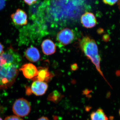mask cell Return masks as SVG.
I'll return each mask as SVG.
<instances>
[{"label":"cell","instance_id":"cell-14","mask_svg":"<svg viewBox=\"0 0 120 120\" xmlns=\"http://www.w3.org/2000/svg\"><path fill=\"white\" fill-rule=\"evenodd\" d=\"M105 4L110 5H113L118 2V0H103Z\"/></svg>","mask_w":120,"mask_h":120},{"label":"cell","instance_id":"cell-5","mask_svg":"<svg viewBox=\"0 0 120 120\" xmlns=\"http://www.w3.org/2000/svg\"><path fill=\"white\" fill-rule=\"evenodd\" d=\"M11 18L13 23L17 26H25L28 22L26 13L25 11L20 9H18L12 13Z\"/></svg>","mask_w":120,"mask_h":120},{"label":"cell","instance_id":"cell-10","mask_svg":"<svg viewBox=\"0 0 120 120\" xmlns=\"http://www.w3.org/2000/svg\"><path fill=\"white\" fill-rule=\"evenodd\" d=\"M41 48L42 52L45 55H52L56 52V45L50 39L44 40L42 43Z\"/></svg>","mask_w":120,"mask_h":120},{"label":"cell","instance_id":"cell-13","mask_svg":"<svg viewBox=\"0 0 120 120\" xmlns=\"http://www.w3.org/2000/svg\"><path fill=\"white\" fill-rule=\"evenodd\" d=\"M63 96L57 91H54L50 93L48 97V100L55 103H57L62 99Z\"/></svg>","mask_w":120,"mask_h":120},{"label":"cell","instance_id":"cell-7","mask_svg":"<svg viewBox=\"0 0 120 120\" xmlns=\"http://www.w3.org/2000/svg\"><path fill=\"white\" fill-rule=\"evenodd\" d=\"M22 72L24 77L27 79H32L38 75V69L36 67L31 63H27L22 65L19 69Z\"/></svg>","mask_w":120,"mask_h":120},{"label":"cell","instance_id":"cell-17","mask_svg":"<svg viewBox=\"0 0 120 120\" xmlns=\"http://www.w3.org/2000/svg\"><path fill=\"white\" fill-rule=\"evenodd\" d=\"M102 38L103 41L106 42L109 41L110 39V38L109 35L106 34L104 35L102 37Z\"/></svg>","mask_w":120,"mask_h":120},{"label":"cell","instance_id":"cell-21","mask_svg":"<svg viewBox=\"0 0 120 120\" xmlns=\"http://www.w3.org/2000/svg\"><path fill=\"white\" fill-rule=\"evenodd\" d=\"M38 120H49V118H47V117H42L39 118Z\"/></svg>","mask_w":120,"mask_h":120},{"label":"cell","instance_id":"cell-1","mask_svg":"<svg viewBox=\"0 0 120 120\" xmlns=\"http://www.w3.org/2000/svg\"><path fill=\"white\" fill-rule=\"evenodd\" d=\"M22 57L11 46L0 55V90L10 87L19 75Z\"/></svg>","mask_w":120,"mask_h":120},{"label":"cell","instance_id":"cell-19","mask_svg":"<svg viewBox=\"0 0 120 120\" xmlns=\"http://www.w3.org/2000/svg\"><path fill=\"white\" fill-rule=\"evenodd\" d=\"M4 52V46L0 43V55Z\"/></svg>","mask_w":120,"mask_h":120},{"label":"cell","instance_id":"cell-15","mask_svg":"<svg viewBox=\"0 0 120 120\" xmlns=\"http://www.w3.org/2000/svg\"><path fill=\"white\" fill-rule=\"evenodd\" d=\"M4 120H23L18 116H11L7 117Z\"/></svg>","mask_w":120,"mask_h":120},{"label":"cell","instance_id":"cell-3","mask_svg":"<svg viewBox=\"0 0 120 120\" xmlns=\"http://www.w3.org/2000/svg\"><path fill=\"white\" fill-rule=\"evenodd\" d=\"M12 110L15 116L23 117L30 113L31 110L30 105L29 102L25 99H18L13 104Z\"/></svg>","mask_w":120,"mask_h":120},{"label":"cell","instance_id":"cell-2","mask_svg":"<svg viewBox=\"0 0 120 120\" xmlns=\"http://www.w3.org/2000/svg\"><path fill=\"white\" fill-rule=\"evenodd\" d=\"M79 45L82 52L91 61L100 75L107 82L101 71V58L99 54L98 45L94 39L88 36L84 37L80 41Z\"/></svg>","mask_w":120,"mask_h":120},{"label":"cell","instance_id":"cell-4","mask_svg":"<svg viewBox=\"0 0 120 120\" xmlns=\"http://www.w3.org/2000/svg\"><path fill=\"white\" fill-rule=\"evenodd\" d=\"M74 33L71 29L65 28L60 31L57 35L58 41L64 45L70 44L74 39Z\"/></svg>","mask_w":120,"mask_h":120},{"label":"cell","instance_id":"cell-16","mask_svg":"<svg viewBox=\"0 0 120 120\" xmlns=\"http://www.w3.org/2000/svg\"><path fill=\"white\" fill-rule=\"evenodd\" d=\"M23 1L27 4L31 5L35 4L37 2V0H23Z\"/></svg>","mask_w":120,"mask_h":120},{"label":"cell","instance_id":"cell-12","mask_svg":"<svg viewBox=\"0 0 120 120\" xmlns=\"http://www.w3.org/2000/svg\"><path fill=\"white\" fill-rule=\"evenodd\" d=\"M91 120H108L107 117L103 110L98 109L95 112H92L90 115Z\"/></svg>","mask_w":120,"mask_h":120},{"label":"cell","instance_id":"cell-24","mask_svg":"<svg viewBox=\"0 0 120 120\" xmlns=\"http://www.w3.org/2000/svg\"></svg>","mask_w":120,"mask_h":120},{"label":"cell","instance_id":"cell-6","mask_svg":"<svg viewBox=\"0 0 120 120\" xmlns=\"http://www.w3.org/2000/svg\"><path fill=\"white\" fill-rule=\"evenodd\" d=\"M48 85L46 82L35 80L32 83L31 86L28 88L29 94L33 93L36 96H41L45 94L48 89Z\"/></svg>","mask_w":120,"mask_h":120},{"label":"cell","instance_id":"cell-8","mask_svg":"<svg viewBox=\"0 0 120 120\" xmlns=\"http://www.w3.org/2000/svg\"><path fill=\"white\" fill-rule=\"evenodd\" d=\"M81 23L84 27L89 28L94 27L97 24V20L94 15L91 12H87L82 15Z\"/></svg>","mask_w":120,"mask_h":120},{"label":"cell","instance_id":"cell-11","mask_svg":"<svg viewBox=\"0 0 120 120\" xmlns=\"http://www.w3.org/2000/svg\"><path fill=\"white\" fill-rule=\"evenodd\" d=\"M25 56L31 62H36L40 58V54L38 49L34 46L29 47L25 52Z\"/></svg>","mask_w":120,"mask_h":120},{"label":"cell","instance_id":"cell-9","mask_svg":"<svg viewBox=\"0 0 120 120\" xmlns=\"http://www.w3.org/2000/svg\"><path fill=\"white\" fill-rule=\"evenodd\" d=\"M53 77V74L48 68L40 67L38 69V75L36 77L37 80L46 82H49Z\"/></svg>","mask_w":120,"mask_h":120},{"label":"cell","instance_id":"cell-18","mask_svg":"<svg viewBox=\"0 0 120 120\" xmlns=\"http://www.w3.org/2000/svg\"><path fill=\"white\" fill-rule=\"evenodd\" d=\"M5 4V0H0V11L4 8Z\"/></svg>","mask_w":120,"mask_h":120},{"label":"cell","instance_id":"cell-20","mask_svg":"<svg viewBox=\"0 0 120 120\" xmlns=\"http://www.w3.org/2000/svg\"><path fill=\"white\" fill-rule=\"evenodd\" d=\"M77 68V65L75 64L72 65L71 66V68L72 70H73V71H75V70H76Z\"/></svg>","mask_w":120,"mask_h":120},{"label":"cell","instance_id":"cell-22","mask_svg":"<svg viewBox=\"0 0 120 120\" xmlns=\"http://www.w3.org/2000/svg\"><path fill=\"white\" fill-rule=\"evenodd\" d=\"M117 3H118V8H119V9H120V0H118Z\"/></svg>","mask_w":120,"mask_h":120},{"label":"cell","instance_id":"cell-23","mask_svg":"<svg viewBox=\"0 0 120 120\" xmlns=\"http://www.w3.org/2000/svg\"><path fill=\"white\" fill-rule=\"evenodd\" d=\"M0 120H2V119L1 118H0Z\"/></svg>","mask_w":120,"mask_h":120}]
</instances>
